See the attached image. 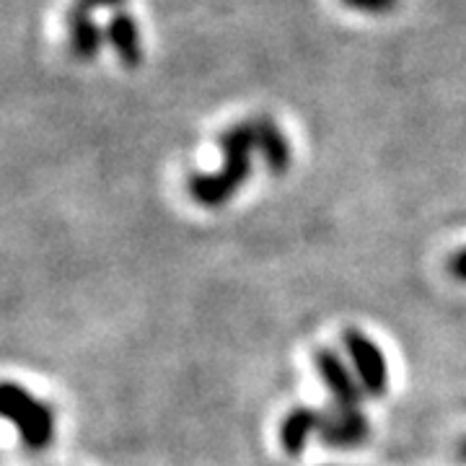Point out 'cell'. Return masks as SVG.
I'll list each match as a JSON object with an SVG mask.
<instances>
[{
	"label": "cell",
	"instance_id": "obj_11",
	"mask_svg": "<svg viewBox=\"0 0 466 466\" xmlns=\"http://www.w3.org/2000/svg\"><path fill=\"white\" fill-rule=\"evenodd\" d=\"M122 3H127V0H76L73 8H78V11H84V14H91V11H96V8H116V5H122Z\"/></svg>",
	"mask_w": 466,
	"mask_h": 466
},
{
	"label": "cell",
	"instance_id": "obj_3",
	"mask_svg": "<svg viewBox=\"0 0 466 466\" xmlns=\"http://www.w3.org/2000/svg\"><path fill=\"white\" fill-rule=\"evenodd\" d=\"M342 342L348 348V355L355 366L358 379H360V386L370 397H381L386 391L389 376H386V360H383L379 345L358 329H348L342 334Z\"/></svg>",
	"mask_w": 466,
	"mask_h": 466
},
{
	"label": "cell",
	"instance_id": "obj_10",
	"mask_svg": "<svg viewBox=\"0 0 466 466\" xmlns=\"http://www.w3.org/2000/svg\"><path fill=\"white\" fill-rule=\"evenodd\" d=\"M345 5L363 14H386L397 5V0H345Z\"/></svg>",
	"mask_w": 466,
	"mask_h": 466
},
{
	"label": "cell",
	"instance_id": "obj_9",
	"mask_svg": "<svg viewBox=\"0 0 466 466\" xmlns=\"http://www.w3.org/2000/svg\"><path fill=\"white\" fill-rule=\"evenodd\" d=\"M67 26H70V50H73V55L78 60H91V57L99 55L104 32L91 21V14H84L78 8H70Z\"/></svg>",
	"mask_w": 466,
	"mask_h": 466
},
{
	"label": "cell",
	"instance_id": "obj_6",
	"mask_svg": "<svg viewBox=\"0 0 466 466\" xmlns=\"http://www.w3.org/2000/svg\"><path fill=\"white\" fill-rule=\"evenodd\" d=\"M321 441L334 449H352L360 446L368 438V420L360 415H342V412H324V425H321Z\"/></svg>",
	"mask_w": 466,
	"mask_h": 466
},
{
	"label": "cell",
	"instance_id": "obj_8",
	"mask_svg": "<svg viewBox=\"0 0 466 466\" xmlns=\"http://www.w3.org/2000/svg\"><path fill=\"white\" fill-rule=\"evenodd\" d=\"M324 425V410H311V407H299L293 410L290 415L283 420V428H280V441H283V449L296 456L303 451L306 441L311 431H321Z\"/></svg>",
	"mask_w": 466,
	"mask_h": 466
},
{
	"label": "cell",
	"instance_id": "obj_5",
	"mask_svg": "<svg viewBox=\"0 0 466 466\" xmlns=\"http://www.w3.org/2000/svg\"><path fill=\"white\" fill-rule=\"evenodd\" d=\"M251 127L257 133V148L262 153L267 168L272 174H285L288 167H290V158H293L285 135L278 130V125L269 116H254L251 119Z\"/></svg>",
	"mask_w": 466,
	"mask_h": 466
},
{
	"label": "cell",
	"instance_id": "obj_2",
	"mask_svg": "<svg viewBox=\"0 0 466 466\" xmlns=\"http://www.w3.org/2000/svg\"><path fill=\"white\" fill-rule=\"evenodd\" d=\"M3 417L11 420L21 433V441L29 451H45L55 435V415L50 404L34 400L26 389L16 383L3 386Z\"/></svg>",
	"mask_w": 466,
	"mask_h": 466
},
{
	"label": "cell",
	"instance_id": "obj_4",
	"mask_svg": "<svg viewBox=\"0 0 466 466\" xmlns=\"http://www.w3.org/2000/svg\"><path fill=\"white\" fill-rule=\"evenodd\" d=\"M317 368L321 379L327 383V389L332 391L334 410L342 415H360V389L352 379L348 366L342 363V358L329 348L317 350Z\"/></svg>",
	"mask_w": 466,
	"mask_h": 466
},
{
	"label": "cell",
	"instance_id": "obj_1",
	"mask_svg": "<svg viewBox=\"0 0 466 466\" xmlns=\"http://www.w3.org/2000/svg\"><path fill=\"white\" fill-rule=\"evenodd\" d=\"M223 150V168L218 174H195L189 179L192 200L205 208H218L231 200L236 189L251 177V153L257 148V133L249 122H241L220 137Z\"/></svg>",
	"mask_w": 466,
	"mask_h": 466
},
{
	"label": "cell",
	"instance_id": "obj_13",
	"mask_svg": "<svg viewBox=\"0 0 466 466\" xmlns=\"http://www.w3.org/2000/svg\"><path fill=\"white\" fill-rule=\"evenodd\" d=\"M459 456H461V459H464V461H466V438H464V441H461V446H459Z\"/></svg>",
	"mask_w": 466,
	"mask_h": 466
},
{
	"label": "cell",
	"instance_id": "obj_12",
	"mask_svg": "<svg viewBox=\"0 0 466 466\" xmlns=\"http://www.w3.org/2000/svg\"><path fill=\"white\" fill-rule=\"evenodd\" d=\"M449 272L456 278V280H461L466 283V249L456 251L453 257L449 259Z\"/></svg>",
	"mask_w": 466,
	"mask_h": 466
},
{
	"label": "cell",
	"instance_id": "obj_7",
	"mask_svg": "<svg viewBox=\"0 0 466 466\" xmlns=\"http://www.w3.org/2000/svg\"><path fill=\"white\" fill-rule=\"evenodd\" d=\"M106 39L109 45L115 47V52L119 55L122 66L125 67H137L140 60H143V47H140V34H137V26L130 14L125 11H116L115 16L109 18L106 24Z\"/></svg>",
	"mask_w": 466,
	"mask_h": 466
}]
</instances>
